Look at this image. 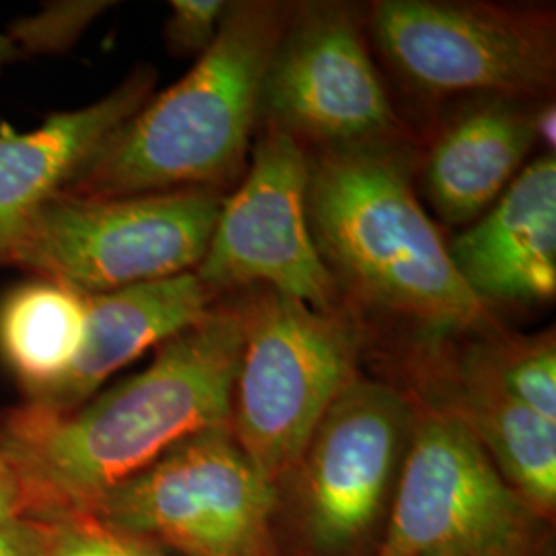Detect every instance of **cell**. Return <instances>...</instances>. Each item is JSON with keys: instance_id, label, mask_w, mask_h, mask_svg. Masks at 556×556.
<instances>
[{"instance_id": "1", "label": "cell", "mask_w": 556, "mask_h": 556, "mask_svg": "<svg viewBox=\"0 0 556 556\" xmlns=\"http://www.w3.org/2000/svg\"><path fill=\"white\" fill-rule=\"evenodd\" d=\"M243 346L239 298L165 340L137 376L71 413L23 402L0 413V459L20 480L25 517L80 514L181 439L229 425Z\"/></svg>"}, {"instance_id": "17", "label": "cell", "mask_w": 556, "mask_h": 556, "mask_svg": "<svg viewBox=\"0 0 556 556\" xmlns=\"http://www.w3.org/2000/svg\"><path fill=\"white\" fill-rule=\"evenodd\" d=\"M85 298L52 280L21 285L0 305V358L34 400L56 383L79 353Z\"/></svg>"}, {"instance_id": "24", "label": "cell", "mask_w": 556, "mask_h": 556, "mask_svg": "<svg viewBox=\"0 0 556 556\" xmlns=\"http://www.w3.org/2000/svg\"><path fill=\"white\" fill-rule=\"evenodd\" d=\"M534 128L536 140H542L555 153V103H546L534 114Z\"/></svg>"}, {"instance_id": "22", "label": "cell", "mask_w": 556, "mask_h": 556, "mask_svg": "<svg viewBox=\"0 0 556 556\" xmlns=\"http://www.w3.org/2000/svg\"><path fill=\"white\" fill-rule=\"evenodd\" d=\"M50 523L20 517L0 526V556H43Z\"/></svg>"}, {"instance_id": "6", "label": "cell", "mask_w": 556, "mask_h": 556, "mask_svg": "<svg viewBox=\"0 0 556 556\" xmlns=\"http://www.w3.org/2000/svg\"><path fill=\"white\" fill-rule=\"evenodd\" d=\"M225 199L213 188L118 199L60 190L27 223L9 264L80 295L194 273Z\"/></svg>"}, {"instance_id": "13", "label": "cell", "mask_w": 556, "mask_h": 556, "mask_svg": "<svg viewBox=\"0 0 556 556\" xmlns=\"http://www.w3.org/2000/svg\"><path fill=\"white\" fill-rule=\"evenodd\" d=\"M85 298L79 353L62 378L27 404L71 413L96 396L103 381L151 346L188 330L219 301L197 273L140 282Z\"/></svg>"}, {"instance_id": "11", "label": "cell", "mask_w": 556, "mask_h": 556, "mask_svg": "<svg viewBox=\"0 0 556 556\" xmlns=\"http://www.w3.org/2000/svg\"><path fill=\"white\" fill-rule=\"evenodd\" d=\"M307 186V147L264 124L252 165L225 199L197 277L219 298L236 289H270L324 314L340 312L342 293L312 238Z\"/></svg>"}, {"instance_id": "5", "label": "cell", "mask_w": 556, "mask_h": 556, "mask_svg": "<svg viewBox=\"0 0 556 556\" xmlns=\"http://www.w3.org/2000/svg\"><path fill=\"white\" fill-rule=\"evenodd\" d=\"M243 346L231 397V433L277 489L319 420L358 378L361 340L344 309L324 314L270 289L243 295Z\"/></svg>"}, {"instance_id": "9", "label": "cell", "mask_w": 556, "mask_h": 556, "mask_svg": "<svg viewBox=\"0 0 556 556\" xmlns=\"http://www.w3.org/2000/svg\"><path fill=\"white\" fill-rule=\"evenodd\" d=\"M538 517L447 408L415 400V422L376 556H511Z\"/></svg>"}, {"instance_id": "23", "label": "cell", "mask_w": 556, "mask_h": 556, "mask_svg": "<svg viewBox=\"0 0 556 556\" xmlns=\"http://www.w3.org/2000/svg\"><path fill=\"white\" fill-rule=\"evenodd\" d=\"M25 517L23 509V493L20 480L13 470L0 459V526Z\"/></svg>"}, {"instance_id": "4", "label": "cell", "mask_w": 556, "mask_h": 556, "mask_svg": "<svg viewBox=\"0 0 556 556\" xmlns=\"http://www.w3.org/2000/svg\"><path fill=\"white\" fill-rule=\"evenodd\" d=\"M415 422V400L353 379L278 489V540L293 556H376Z\"/></svg>"}, {"instance_id": "15", "label": "cell", "mask_w": 556, "mask_h": 556, "mask_svg": "<svg viewBox=\"0 0 556 556\" xmlns=\"http://www.w3.org/2000/svg\"><path fill=\"white\" fill-rule=\"evenodd\" d=\"M433 402L478 439L498 475L540 521L556 511V422L538 417L498 379L477 337L450 365L427 357Z\"/></svg>"}, {"instance_id": "12", "label": "cell", "mask_w": 556, "mask_h": 556, "mask_svg": "<svg viewBox=\"0 0 556 556\" xmlns=\"http://www.w3.org/2000/svg\"><path fill=\"white\" fill-rule=\"evenodd\" d=\"M457 275L486 307L556 295V157L526 165L497 202L452 245Z\"/></svg>"}, {"instance_id": "14", "label": "cell", "mask_w": 556, "mask_h": 556, "mask_svg": "<svg viewBox=\"0 0 556 556\" xmlns=\"http://www.w3.org/2000/svg\"><path fill=\"white\" fill-rule=\"evenodd\" d=\"M155 80V68L140 66L103 100L52 114L34 132L0 126V266L9 264L21 233L41 206L151 100Z\"/></svg>"}, {"instance_id": "21", "label": "cell", "mask_w": 556, "mask_h": 556, "mask_svg": "<svg viewBox=\"0 0 556 556\" xmlns=\"http://www.w3.org/2000/svg\"><path fill=\"white\" fill-rule=\"evenodd\" d=\"M229 2L223 0H174L165 23V41L176 56H202L219 34Z\"/></svg>"}, {"instance_id": "26", "label": "cell", "mask_w": 556, "mask_h": 556, "mask_svg": "<svg viewBox=\"0 0 556 556\" xmlns=\"http://www.w3.org/2000/svg\"><path fill=\"white\" fill-rule=\"evenodd\" d=\"M511 556H544V553L540 551V546L534 544V546H530V548H526V551H521V553H517V555Z\"/></svg>"}, {"instance_id": "16", "label": "cell", "mask_w": 556, "mask_h": 556, "mask_svg": "<svg viewBox=\"0 0 556 556\" xmlns=\"http://www.w3.org/2000/svg\"><path fill=\"white\" fill-rule=\"evenodd\" d=\"M534 144V112L519 101L484 100L443 126L425 165L427 197L439 217L464 225L484 215Z\"/></svg>"}, {"instance_id": "7", "label": "cell", "mask_w": 556, "mask_h": 556, "mask_svg": "<svg viewBox=\"0 0 556 556\" xmlns=\"http://www.w3.org/2000/svg\"><path fill=\"white\" fill-rule=\"evenodd\" d=\"M176 556H285L278 489L229 425L181 439L85 511Z\"/></svg>"}, {"instance_id": "3", "label": "cell", "mask_w": 556, "mask_h": 556, "mask_svg": "<svg viewBox=\"0 0 556 556\" xmlns=\"http://www.w3.org/2000/svg\"><path fill=\"white\" fill-rule=\"evenodd\" d=\"M291 7L229 2L217 38L194 68L114 130L64 192L118 199L233 186L245 169L262 80Z\"/></svg>"}, {"instance_id": "8", "label": "cell", "mask_w": 556, "mask_h": 556, "mask_svg": "<svg viewBox=\"0 0 556 556\" xmlns=\"http://www.w3.org/2000/svg\"><path fill=\"white\" fill-rule=\"evenodd\" d=\"M379 52L429 100L544 98L555 89L556 21L548 7L378 0L369 11Z\"/></svg>"}, {"instance_id": "18", "label": "cell", "mask_w": 556, "mask_h": 556, "mask_svg": "<svg viewBox=\"0 0 556 556\" xmlns=\"http://www.w3.org/2000/svg\"><path fill=\"white\" fill-rule=\"evenodd\" d=\"M478 338L503 386L538 417L556 422L555 330L532 337L498 330Z\"/></svg>"}, {"instance_id": "10", "label": "cell", "mask_w": 556, "mask_h": 556, "mask_svg": "<svg viewBox=\"0 0 556 556\" xmlns=\"http://www.w3.org/2000/svg\"><path fill=\"white\" fill-rule=\"evenodd\" d=\"M260 116L319 151L396 149L402 126L353 7H291L262 80Z\"/></svg>"}, {"instance_id": "19", "label": "cell", "mask_w": 556, "mask_h": 556, "mask_svg": "<svg viewBox=\"0 0 556 556\" xmlns=\"http://www.w3.org/2000/svg\"><path fill=\"white\" fill-rule=\"evenodd\" d=\"M50 523L43 556H172L91 514H68Z\"/></svg>"}, {"instance_id": "2", "label": "cell", "mask_w": 556, "mask_h": 556, "mask_svg": "<svg viewBox=\"0 0 556 556\" xmlns=\"http://www.w3.org/2000/svg\"><path fill=\"white\" fill-rule=\"evenodd\" d=\"M397 149L309 157L307 219L338 291L413 321L427 337L495 334L497 319L457 275Z\"/></svg>"}, {"instance_id": "20", "label": "cell", "mask_w": 556, "mask_h": 556, "mask_svg": "<svg viewBox=\"0 0 556 556\" xmlns=\"http://www.w3.org/2000/svg\"><path fill=\"white\" fill-rule=\"evenodd\" d=\"M112 2H54L40 15L11 25L9 40L27 52H62L79 40L89 23Z\"/></svg>"}, {"instance_id": "25", "label": "cell", "mask_w": 556, "mask_h": 556, "mask_svg": "<svg viewBox=\"0 0 556 556\" xmlns=\"http://www.w3.org/2000/svg\"><path fill=\"white\" fill-rule=\"evenodd\" d=\"M20 50L15 48V43L9 40L7 34H0V68L15 59H20Z\"/></svg>"}]
</instances>
